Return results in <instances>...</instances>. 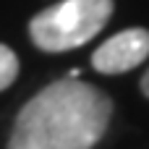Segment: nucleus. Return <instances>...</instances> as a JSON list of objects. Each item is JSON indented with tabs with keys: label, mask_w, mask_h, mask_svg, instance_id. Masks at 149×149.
<instances>
[{
	"label": "nucleus",
	"mask_w": 149,
	"mask_h": 149,
	"mask_svg": "<svg viewBox=\"0 0 149 149\" xmlns=\"http://www.w3.org/2000/svg\"><path fill=\"white\" fill-rule=\"evenodd\" d=\"M113 118V100L76 79L39 89L16 115L5 149H92Z\"/></svg>",
	"instance_id": "f257e3e1"
},
{
	"label": "nucleus",
	"mask_w": 149,
	"mask_h": 149,
	"mask_svg": "<svg viewBox=\"0 0 149 149\" xmlns=\"http://www.w3.org/2000/svg\"><path fill=\"white\" fill-rule=\"evenodd\" d=\"M113 8V0H60L29 21V37L45 52L76 50L107 26Z\"/></svg>",
	"instance_id": "f03ea898"
},
{
	"label": "nucleus",
	"mask_w": 149,
	"mask_h": 149,
	"mask_svg": "<svg viewBox=\"0 0 149 149\" xmlns=\"http://www.w3.org/2000/svg\"><path fill=\"white\" fill-rule=\"evenodd\" d=\"M149 58V29L134 26L126 31L113 34L107 42H102L92 55V68L107 76L126 73L136 65H141Z\"/></svg>",
	"instance_id": "7ed1b4c3"
},
{
	"label": "nucleus",
	"mask_w": 149,
	"mask_h": 149,
	"mask_svg": "<svg viewBox=\"0 0 149 149\" xmlns=\"http://www.w3.org/2000/svg\"><path fill=\"white\" fill-rule=\"evenodd\" d=\"M18 76V58L8 45H0V92L8 89Z\"/></svg>",
	"instance_id": "20e7f679"
},
{
	"label": "nucleus",
	"mask_w": 149,
	"mask_h": 149,
	"mask_svg": "<svg viewBox=\"0 0 149 149\" xmlns=\"http://www.w3.org/2000/svg\"><path fill=\"white\" fill-rule=\"evenodd\" d=\"M139 89H141V94L149 100V68L144 71V76H141V81H139Z\"/></svg>",
	"instance_id": "39448f33"
}]
</instances>
